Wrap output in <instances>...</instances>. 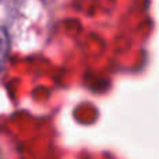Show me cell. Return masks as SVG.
I'll return each instance as SVG.
<instances>
[{"mask_svg":"<svg viewBox=\"0 0 159 159\" xmlns=\"http://www.w3.org/2000/svg\"><path fill=\"white\" fill-rule=\"evenodd\" d=\"M8 48H10V43H8L7 35L4 32H0V71L3 70L6 60H7Z\"/></svg>","mask_w":159,"mask_h":159,"instance_id":"6da1fadb","label":"cell"},{"mask_svg":"<svg viewBox=\"0 0 159 159\" xmlns=\"http://www.w3.org/2000/svg\"><path fill=\"white\" fill-rule=\"evenodd\" d=\"M0 159H2V157H0Z\"/></svg>","mask_w":159,"mask_h":159,"instance_id":"7a4b0ae2","label":"cell"}]
</instances>
